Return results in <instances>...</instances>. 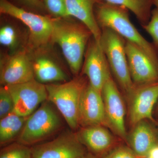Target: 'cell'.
<instances>
[{"instance_id": "7402d4cb", "label": "cell", "mask_w": 158, "mask_h": 158, "mask_svg": "<svg viewBox=\"0 0 158 158\" xmlns=\"http://www.w3.org/2000/svg\"><path fill=\"white\" fill-rule=\"evenodd\" d=\"M14 103L11 95L5 86L0 88V118L13 113Z\"/></svg>"}, {"instance_id": "5b68a950", "label": "cell", "mask_w": 158, "mask_h": 158, "mask_svg": "<svg viewBox=\"0 0 158 158\" xmlns=\"http://www.w3.org/2000/svg\"><path fill=\"white\" fill-rule=\"evenodd\" d=\"M87 84L79 78L63 84L45 85L48 101L56 106L69 126L73 131L79 127L80 99Z\"/></svg>"}, {"instance_id": "cb8c5ba5", "label": "cell", "mask_w": 158, "mask_h": 158, "mask_svg": "<svg viewBox=\"0 0 158 158\" xmlns=\"http://www.w3.org/2000/svg\"><path fill=\"white\" fill-rule=\"evenodd\" d=\"M151 14L149 22L142 27L151 36L152 43L158 49V9H153Z\"/></svg>"}, {"instance_id": "4316f807", "label": "cell", "mask_w": 158, "mask_h": 158, "mask_svg": "<svg viewBox=\"0 0 158 158\" xmlns=\"http://www.w3.org/2000/svg\"><path fill=\"white\" fill-rule=\"evenodd\" d=\"M27 6L34 9H42L45 6L40 0H21Z\"/></svg>"}, {"instance_id": "30bf717a", "label": "cell", "mask_w": 158, "mask_h": 158, "mask_svg": "<svg viewBox=\"0 0 158 158\" xmlns=\"http://www.w3.org/2000/svg\"><path fill=\"white\" fill-rule=\"evenodd\" d=\"M127 97L128 98L129 121L131 127L142 120L155 122L154 107L158 100V82L135 85Z\"/></svg>"}, {"instance_id": "2e32d148", "label": "cell", "mask_w": 158, "mask_h": 158, "mask_svg": "<svg viewBox=\"0 0 158 158\" xmlns=\"http://www.w3.org/2000/svg\"><path fill=\"white\" fill-rule=\"evenodd\" d=\"M69 16L82 23L92 33L94 38L99 42L102 30L94 15L97 4L104 0H64Z\"/></svg>"}, {"instance_id": "9a60e30c", "label": "cell", "mask_w": 158, "mask_h": 158, "mask_svg": "<svg viewBox=\"0 0 158 158\" xmlns=\"http://www.w3.org/2000/svg\"><path fill=\"white\" fill-rule=\"evenodd\" d=\"M76 134L86 148L97 156L103 158L116 147V138L103 126L81 127Z\"/></svg>"}, {"instance_id": "484cf974", "label": "cell", "mask_w": 158, "mask_h": 158, "mask_svg": "<svg viewBox=\"0 0 158 158\" xmlns=\"http://www.w3.org/2000/svg\"><path fill=\"white\" fill-rule=\"evenodd\" d=\"M102 158H141L136 154L130 147L116 146Z\"/></svg>"}, {"instance_id": "ba28073f", "label": "cell", "mask_w": 158, "mask_h": 158, "mask_svg": "<svg viewBox=\"0 0 158 158\" xmlns=\"http://www.w3.org/2000/svg\"><path fill=\"white\" fill-rule=\"evenodd\" d=\"M32 158H85L86 148L77 134L65 132L51 141L31 147Z\"/></svg>"}, {"instance_id": "8fae6325", "label": "cell", "mask_w": 158, "mask_h": 158, "mask_svg": "<svg viewBox=\"0 0 158 158\" xmlns=\"http://www.w3.org/2000/svg\"><path fill=\"white\" fill-rule=\"evenodd\" d=\"M82 71L90 85L101 93L105 83L112 76L106 55L93 36L86 48Z\"/></svg>"}, {"instance_id": "44dd1931", "label": "cell", "mask_w": 158, "mask_h": 158, "mask_svg": "<svg viewBox=\"0 0 158 158\" xmlns=\"http://www.w3.org/2000/svg\"><path fill=\"white\" fill-rule=\"evenodd\" d=\"M0 158H32V149L18 142L7 144L1 150Z\"/></svg>"}, {"instance_id": "5bb4252c", "label": "cell", "mask_w": 158, "mask_h": 158, "mask_svg": "<svg viewBox=\"0 0 158 158\" xmlns=\"http://www.w3.org/2000/svg\"><path fill=\"white\" fill-rule=\"evenodd\" d=\"M34 77L33 63L25 52H18L1 62L0 82L3 86L26 83Z\"/></svg>"}, {"instance_id": "52a82bcc", "label": "cell", "mask_w": 158, "mask_h": 158, "mask_svg": "<svg viewBox=\"0 0 158 158\" xmlns=\"http://www.w3.org/2000/svg\"><path fill=\"white\" fill-rule=\"evenodd\" d=\"M102 94L107 127L118 138L126 142L127 134L125 126V106L118 85L112 76L105 83Z\"/></svg>"}, {"instance_id": "ac0fdd59", "label": "cell", "mask_w": 158, "mask_h": 158, "mask_svg": "<svg viewBox=\"0 0 158 158\" xmlns=\"http://www.w3.org/2000/svg\"><path fill=\"white\" fill-rule=\"evenodd\" d=\"M34 76L40 83L65 81L67 79L65 73L50 59L38 58L33 63Z\"/></svg>"}, {"instance_id": "4fadbf2b", "label": "cell", "mask_w": 158, "mask_h": 158, "mask_svg": "<svg viewBox=\"0 0 158 158\" xmlns=\"http://www.w3.org/2000/svg\"><path fill=\"white\" fill-rule=\"evenodd\" d=\"M78 123L79 126L81 127L102 125L107 127L102 94L92 87L89 83L85 85L81 95Z\"/></svg>"}, {"instance_id": "ffe728a7", "label": "cell", "mask_w": 158, "mask_h": 158, "mask_svg": "<svg viewBox=\"0 0 158 158\" xmlns=\"http://www.w3.org/2000/svg\"><path fill=\"white\" fill-rule=\"evenodd\" d=\"M106 2L125 7L135 15L141 26L149 22L153 0H104Z\"/></svg>"}, {"instance_id": "9c48e42d", "label": "cell", "mask_w": 158, "mask_h": 158, "mask_svg": "<svg viewBox=\"0 0 158 158\" xmlns=\"http://www.w3.org/2000/svg\"><path fill=\"white\" fill-rule=\"evenodd\" d=\"M4 86L13 99V113L23 117H28L40 105L48 100L46 85L35 79L22 84Z\"/></svg>"}, {"instance_id": "7c38bea8", "label": "cell", "mask_w": 158, "mask_h": 158, "mask_svg": "<svg viewBox=\"0 0 158 158\" xmlns=\"http://www.w3.org/2000/svg\"><path fill=\"white\" fill-rule=\"evenodd\" d=\"M125 51L130 74L134 85L158 82V63L132 43L126 40Z\"/></svg>"}, {"instance_id": "6da1fadb", "label": "cell", "mask_w": 158, "mask_h": 158, "mask_svg": "<svg viewBox=\"0 0 158 158\" xmlns=\"http://www.w3.org/2000/svg\"><path fill=\"white\" fill-rule=\"evenodd\" d=\"M53 18L51 41L61 48L72 73L77 75L82 69L85 52L92 33L81 23Z\"/></svg>"}, {"instance_id": "f1b7e54d", "label": "cell", "mask_w": 158, "mask_h": 158, "mask_svg": "<svg viewBox=\"0 0 158 158\" xmlns=\"http://www.w3.org/2000/svg\"><path fill=\"white\" fill-rule=\"evenodd\" d=\"M153 5L156 6L157 9H158V0H153Z\"/></svg>"}, {"instance_id": "e0dca14e", "label": "cell", "mask_w": 158, "mask_h": 158, "mask_svg": "<svg viewBox=\"0 0 158 158\" xmlns=\"http://www.w3.org/2000/svg\"><path fill=\"white\" fill-rule=\"evenodd\" d=\"M132 127L126 142L137 156L146 158L151 149L158 144L155 130L147 120L140 121Z\"/></svg>"}, {"instance_id": "3957f363", "label": "cell", "mask_w": 158, "mask_h": 158, "mask_svg": "<svg viewBox=\"0 0 158 158\" xmlns=\"http://www.w3.org/2000/svg\"><path fill=\"white\" fill-rule=\"evenodd\" d=\"M101 30L100 44L107 59L115 82L127 96L135 85L130 74L126 53V40L112 29L103 28Z\"/></svg>"}, {"instance_id": "277c9868", "label": "cell", "mask_w": 158, "mask_h": 158, "mask_svg": "<svg viewBox=\"0 0 158 158\" xmlns=\"http://www.w3.org/2000/svg\"><path fill=\"white\" fill-rule=\"evenodd\" d=\"M48 102H44L28 117L17 142L27 146H34L61 129V118Z\"/></svg>"}, {"instance_id": "7a4b0ae2", "label": "cell", "mask_w": 158, "mask_h": 158, "mask_svg": "<svg viewBox=\"0 0 158 158\" xmlns=\"http://www.w3.org/2000/svg\"><path fill=\"white\" fill-rule=\"evenodd\" d=\"M94 15L101 29L109 28L116 31L158 63V49L152 43L146 40L132 23L128 9L103 1L95 6Z\"/></svg>"}, {"instance_id": "d6986e66", "label": "cell", "mask_w": 158, "mask_h": 158, "mask_svg": "<svg viewBox=\"0 0 158 158\" xmlns=\"http://www.w3.org/2000/svg\"><path fill=\"white\" fill-rule=\"evenodd\" d=\"M28 117H23L14 113L1 118L0 144L7 145L18 138Z\"/></svg>"}, {"instance_id": "1f68e13d", "label": "cell", "mask_w": 158, "mask_h": 158, "mask_svg": "<svg viewBox=\"0 0 158 158\" xmlns=\"http://www.w3.org/2000/svg\"></svg>"}, {"instance_id": "603a6c76", "label": "cell", "mask_w": 158, "mask_h": 158, "mask_svg": "<svg viewBox=\"0 0 158 158\" xmlns=\"http://www.w3.org/2000/svg\"><path fill=\"white\" fill-rule=\"evenodd\" d=\"M45 8L55 17L69 18L66 11L64 0H43Z\"/></svg>"}, {"instance_id": "4dcf8cb0", "label": "cell", "mask_w": 158, "mask_h": 158, "mask_svg": "<svg viewBox=\"0 0 158 158\" xmlns=\"http://www.w3.org/2000/svg\"><path fill=\"white\" fill-rule=\"evenodd\" d=\"M157 112L158 113V106H157Z\"/></svg>"}, {"instance_id": "8992f818", "label": "cell", "mask_w": 158, "mask_h": 158, "mask_svg": "<svg viewBox=\"0 0 158 158\" xmlns=\"http://www.w3.org/2000/svg\"><path fill=\"white\" fill-rule=\"evenodd\" d=\"M0 12L19 20L27 26L33 47H43L51 41L53 18L26 11L7 0H0Z\"/></svg>"}, {"instance_id": "83f0119b", "label": "cell", "mask_w": 158, "mask_h": 158, "mask_svg": "<svg viewBox=\"0 0 158 158\" xmlns=\"http://www.w3.org/2000/svg\"><path fill=\"white\" fill-rule=\"evenodd\" d=\"M146 158H158V144L151 149Z\"/></svg>"}, {"instance_id": "d4e9b609", "label": "cell", "mask_w": 158, "mask_h": 158, "mask_svg": "<svg viewBox=\"0 0 158 158\" xmlns=\"http://www.w3.org/2000/svg\"><path fill=\"white\" fill-rule=\"evenodd\" d=\"M16 34L10 26L3 27L0 30V43L4 46L12 48L16 42Z\"/></svg>"}, {"instance_id": "f546056e", "label": "cell", "mask_w": 158, "mask_h": 158, "mask_svg": "<svg viewBox=\"0 0 158 158\" xmlns=\"http://www.w3.org/2000/svg\"><path fill=\"white\" fill-rule=\"evenodd\" d=\"M85 158H97L94 157H92V156H86V157H85Z\"/></svg>"}]
</instances>
